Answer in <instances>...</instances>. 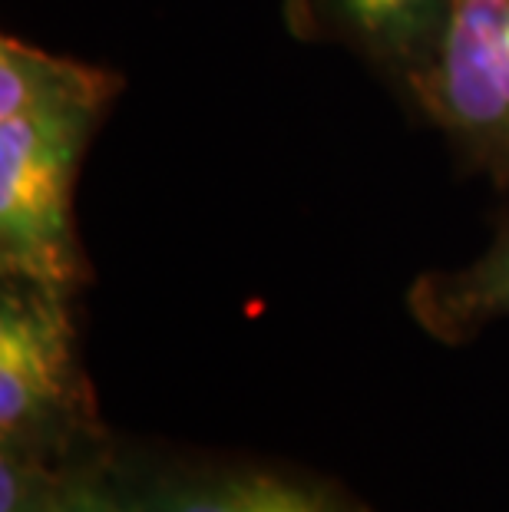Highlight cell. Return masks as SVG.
Here are the masks:
<instances>
[{
    "label": "cell",
    "instance_id": "cell-7",
    "mask_svg": "<svg viewBox=\"0 0 509 512\" xmlns=\"http://www.w3.org/2000/svg\"><path fill=\"white\" fill-rule=\"evenodd\" d=\"M70 463L0 446V512H60Z\"/></svg>",
    "mask_w": 509,
    "mask_h": 512
},
{
    "label": "cell",
    "instance_id": "cell-8",
    "mask_svg": "<svg viewBox=\"0 0 509 512\" xmlns=\"http://www.w3.org/2000/svg\"><path fill=\"white\" fill-rule=\"evenodd\" d=\"M60 512H143V509L123 493V486L116 483L113 473H103L90 460L67 470Z\"/></svg>",
    "mask_w": 509,
    "mask_h": 512
},
{
    "label": "cell",
    "instance_id": "cell-2",
    "mask_svg": "<svg viewBox=\"0 0 509 512\" xmlns=\"http://www.w3.org/2000/svg\"><path fill=\"white\" fill-rule=\"evenodd\" d=\"M96 440L73 294L0 278V446L70 463Z\"/></svg>",
    "mask_w": 509,
    "mask_h": 512
},
{
    "label": "cell",
    "instance_id": "cell-1",
    "mask_svg": "<svg viewBox=\"0 0 509 512\" xmlns=\"http://www.w3.org/2000/svg\"><path fill=\"white\" fill-rule=\"evenodd\" d=\"M123 76L20 37L0 40V278L90 285L77 179Z\"/></svg>",
    "mask_w": 509,
    "mask_h": 512
},
{
    "label": "cell",
    "instance_id": "cell-6",
    "mask_svg": "<svg viewBox=\"0 0 509 512\" xmlns=\"http://www.w3.org/2000/svg\"><path fill=\"white\" fill-rule=\"evenodd\" d=\"M407 311L433 341L467 344L509 318V222L483 255L460 268L424 271L407 291Z\"/></svg>",
    "mask_w": 509,
    "mask_h": 512
},
{
    "label": "cell",
    "instance_id": "cell-4",
    "mask_svg": "<svg viewBox=\"0 0 509 512\" xmlns=\"http://www.w3.org/2000/svg\"><path fill=\"white\" fill-rule=\"evenodd\" d=\"M123 493L143 512H367L328 479L262 463L169 466L129 479Z\"/></svg>",
    "mask_w": 509,
    "mask_h": 512
},
{
    "label": "cell",
    "instance_id": "cell-3",
    "mask_svg": "<svg viewBox=\"0 0 509 512\" xmlns=\"http://www.w3.org/2000/svg\"><path fill=\"white\" fill-rule=\"evenodd\" d=\"M407 96L473 169L509 189V0H450Z\"/></svg>",
    "mask_w": 509,
    "mask_h": 512
},
{
    "label": "cell",
    "instance_id": "cell-5",
    "mask_svg": "<svg viewBox=\"0 0 509 512\" xmlns=\"http://www.w3.org/2000/svg\"><path fill=\"white\" fill-rule=\"evenodd\" d=\"M450 0H285L288 30L311 43H341L407 90L427 67Z\"/></svg>",
    "mask_w": 509,
    "mask_h": 512
}]
</instances>
